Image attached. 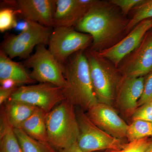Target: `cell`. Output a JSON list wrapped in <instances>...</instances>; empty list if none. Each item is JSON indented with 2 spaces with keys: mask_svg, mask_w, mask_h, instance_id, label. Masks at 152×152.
<instances>
[{
  "mask_svg": "<svg viewBox=\"0 0 152 152\" xmlns=\"http://www.w3.org/2000/svg\"><path fill=\"white\" fill-rule=\"evenodd\" d=\"M14 130L23 152H58L49 144L31 137L20 128Z\"/></svg>",
  "mask_w": 152,
  "mask_h": 152,
  "instance_id": "obj_20",
  "label": "cell"
},
{
  "mask_svg": "<svg viewBox=\"0 0 152 152\" xmlns=\"http://www.w3.org/2000/svg\"><path fill=\"white\" fill-rule=\"evenodd\" d=\"M118 8L109 1H98L75 26L77 31L91 36V50L109 48L126 35L129 19Z\"/></svg>",
  "mask_w": 152,
  "mask_h": 152,
  "instance_id": "obj_1",
  "label": "cell"
},
{
  "mask_svg": "<svg viewBox=\"0 0 152 152\" xmlns=\"http://www.w3.org/2000/svg\"><path fill=\"white\" fill-rule=\"evenodd\" d=\"M1 115L0 152H23L14 129L7 121L2 109Z\"/></svg>",
  "mask_w": 152,
  "mask_h": 152,
  "instance_id": "obj_19",
  "label": "cell"
},
{
  "mask_svg": "<svg viewBox=\"0 0 152 152\" xmlns=\"http://www.w3.org/2000/svg\"><path fill=\"white\" fill-rule=\"evenodd\" d=\"M0 90V104L2 105L6 102L10 97L11 95L16 90Z\"/></svg>",
  "mask_w": 152,
  "mask_h": 152,
  "instance_id": "obj_29",
  "label": "cell"
},
{
  "mask_svg": "<svg viewBox=\"0 0 152 152\" xmlns=\"http://www.w3.org/2000/svg\"><path fill=\"white\" fill-rule=\"evenodd\" d=\"M152 138H145L129 142L126 144L122 152H145Z\"/></svg>",
  "mask_w": 152,
  "mask_h": 152,
  "instance_id": "obj_24",
  "label": "cell"
},
{
  "mask_svg": "<svg viewBox=\"0 0 152 152\" xmlns=\"http://www.w3.org/2000/svg\"><path fill=\"white\" fill-rule=\"evenodd\" d=\"M149 103L150 104H151V105L152 107V101H151V102H150Z\"/></svg>",
  "mask_w": 152,
  "mask_h": 152,
  "instance_id": "obj_34",
  "label": "cell"
},
{
  "mask_svg": "<svg viewBox=\"0 0 152 152\" xmlns=\"http://www.w3.org/2000/svg\"><path fill=\"white\" fill-rule=\"evenodd\" d=\"M94 92L98 102L112 106L123 76L116 67L96 52L89 50L86 53Z\"/></svg>",
  "mask_w": 152,
  "mask_h": 152,
  "instance_id": "obj_4",
  "label": "cell"
},
{
  "mask_svg": "<svg viewBox=\"0 0 152 152\" xmlns=\"http://www.w3.org/2000/svg\"><path fill=\"white\" fill-rule=\"evenodd\" d=\"M48 113L42 109L38 107L22 124L20 129L32 138L49 144L46 123Z\"/></svg>",
  "mask_w": 152,
  "mask_h": 152,
  "instance_id": "obj_17",
  "label": "cell"
},
{
  "mask_svg": "<svg viewBox=\"0 0 152 152\" xmlns=\"http://www.w3.org/2000/svg\"><path fill=\"white\" fill-rule=\"evenodd\" d=\"M58 152H83L80 148L78 146L77 143L73 144L72 145L68 147V148L60 150ZM98 152H107V151H102Z\"/></svg>",
  "mask_w": 152,
  "mask_h": 152,
  "instance_id": "obj_30",
  "label": "cell"
},
{
  "mask_svg": "<svg viewBox=\"0 0 152 152\" xmlns=\"http://www.w3.org/2000/svg\"><path fill=\"white\" fill-rule=\"evenodd\" d=\"M18 10V9H17ZM18 10L15 11L12 8L5 7L0 11V31L1 32L14 28L16 24L15 14Z\"/></svg>",
  "mask_w": 152,
  "mask_h": 152,
  "instance_id": "obj_23",
  "label": "cell"
},
{
  "mask_svg": "<svg viewBox=\"0 0 152 152\" xmlns=\"http://www.w3.org/2000/svg\"><path fill=\"white\" fill-rule=\"evenodd\" d=\"M66 99L83 110H88L98 102L90 76L88 61L83 51L75 53L64 66Z\"/></svg>",
  "mask_w": 152,
  "mask_h": 152,
  "instance_id": "obj_2",
  "label": "cell"
},
{
  "mask_svg": "<svg viewBox=\"0 0 152 152\" xmlns=\"http://www.w3.org/2000/svg\"><path fill=\"white\" fill-rule=\"evenodd\" d=\"M109 152H122V151H111Z\"/></svg>",
  "mask_w": 152,
  "mask_h": 152,
  "instance_id": "obj_33",
  "label": "cell"
},
{
  "mask_svg": "<svg viewBox=\"0 0 152 152\" xmlns=\"http://www.w3.org/2000/svg\"><path fill=\"white\" fill-rule=\"evenodd\" d=\"M28 22L27 29L10 37L4 44L2 51L10 58H28L36 46L49 42L52 32L51 28Z\"/></svg>",
  "mask_w": 152,
  "mask_h": 152,
  "instance_id": "obj_9",
  "label": "cell"
},
{
  "mask_svg": "<svg viewBox=\"0 0 152 152\" xmlns=\"http://www.w3.org/2000/svg\"><path fill=\"white\" fill-rule=\"evenodd\" d=\"M11 79L18 86L30 84L35 82L21 64L14 61L3 51L0 53V81Z\"/></svg>",
  "mask_w": 152,
  "mask_h": 152,
  "instance_id": "obj_16",
  "label": "cell"
},
{
  "mask_svg": "<svg viewBox=\"0 0 152 152\" xmlns=\"http://www.w3.org/2000/svg\"><path fill=\"white\" fill-rule=\"evenodd\" d=\"M131 12L132 15L129 19L126 28V34L139 23L147 19H152V0H143Z\"/></svg>",
  "mask_w": 152,
  "mask_h": 152,
  "instance_id": "obj_21",
  "label": "cell"
},
{
  "mask_svg": "<svg viewBox=\"0 0 152 152\" xmlns=\"http://www.w3.org/2000/svg\"><path fill=\"white\" fill-rule=\"evenodd\" d=\"M133 121L142 120L152 122V107L151 104H145L139 107L132 116Z\"/></svg>",
  "mask_w": 152,
  "mask_h": 152,
  "instance_id": "obj_27",
  "label": "cell"
},
{
  "mask_svg": "<svg viewBox=\"0 0 152 152\" xmlns=\"http://www.w3.org/2000/svg\"><path fill=\"white\" fill-rule=\"evenodd\" d=\"M66 99L63 88L48 83H40L18 87L9 100L23 102L48 113Z\"/></svg>",
  "mask_w": 152,
  "mask_h": 152,
  "instance_id": "obj_8",
  "label": "cell"
},
{
  "mask_svg": "<svg viewBox=\"0 0 152 152\" xmlns=\"http://www.w3.org/2000/svg\"><path fill=\"white\" fill-rule=\"evenodd\" d=\"M145 152H152V138L151 141Z\"/></svg>",
  "mask_w": 152,
  "mask_h": 152,
  "instance_id": "obj_32",
  "label": "cell"
},
{
  "mask_svg": "<svg viewBox=\"0 0 152 152\" xmlns=\"http://www.w3.org/2000/svg\"><path fill=\"white\" fill-rule=\"evenodd\" d=\"M37 108L23 102L8 100L2 109L9 124L16 129L20 128Z\"/></svg>",
  "mask_w": 152,
  "mask_h": 152,
  "instance_id": "obj_18",
  "label": "cell"
},
{
  "mask_svg": "<svg viewBox=\"0 0 152 152\" xmlns=\"http://www.w3.org/2000/svg\"><path fill=\"white\" fill-rule=\"evenodd\" d=\"M97 0H57L53 27H73Z\"/></svg>",
  "mask_w": 152,
  "mask_h": 152,
  "instance_id": "obj_13",
  "label": "cell"
},
{
  "mask_svg": "<svg viewBox=\"0 0 152 152\" xmlns=\"http://www.w3.org/2000/svg\"><path fill=\"white\" fill-rule=\"evenodd\" d=\"M152 101V71L145 76L143 91L138 103V107L149 103Z\"/></svg>",
  "mask_w": 152,
  "mask_h": 152,
  "instance_id": "obj_25",
  "label": "cell"
},
{
  "mask_svg": "<svg viewBox=\"0 0 152 152\" xmlns=\"http://www.w3.org/2000/svg\"><path fill=\"white\" fill-rule=\"evenodd\" d=\"M79 134L77 143L83 152L122 151L124 140L117 138L101 129L91 121L82 109L76 111Z\"/></svg>",
  "mask_w": 152,
  "mask_h": 152,
  "instance_id": "obj_5",
  "label": "cell"
},
{
  "mask_svg": "<svg viewBox=\"0 0 152 152\" xmlns=\"http://www.w3.org/2000/svg\"><path fill=\"white\" fill-rule=\"evenodd\" d=\"M74 106L66 99L47 115L49 143L58 151L77 142L79 130Z\"/></svg>",
  "mask_w": 152,
  "mask_h": 152,
  "instance_id": "obj_3",
  "label": "cell"
},
{
  "mask_svg": "<svg viewBox=\"0 0 152 152\" xmlns=\"http://www.w3.org/2000/svg\"><path fill=\"white\" fill-rule=\"evenodd\" d=\"M124 77H145L152 71V28L141 42L121 61L117 67Z\"/></svg>",
  "mask_w": 152,
  "mask_h": 152,
  "instance_id": "obj_10",
  "label": "cell"
},
{
  "mask_svg": "<svg viewBox=\"0 0 152 152\" xmlns=\"http://www.w3.org/2000/svg\"><path fill=\"white\" fill-rule=\"evenodd\" d=\"M0 83H1L0 90H15L18 88L17 87L18 86L15 81L11 79H5V80L0 81Z\"/></svg>",
  "mask_w": 152,
  "mask_h": 152,
  "instance_id": "obj_28",
  "label": "cell"
},
{
  "mask_svg": "<svg viewBox=\"0 0 152 152\" xmlns=\"http://www.w3.org/2000/svg\"><path fill=\"white\" fill-rule=\"evenodd\" d=\"M86 115L97 126L117 138H126L128 125L112 106L98 102L87 110Z\"/></svg>",
  "mask_w": 152,
  "mask_h": 152,
  "instance_id": "obj_12",
  "label": "cell"
},
{
  "mask_svg": "<svg viewBox=\"0 0 152 152\" xmlns=\"http://www.w3.org/2000/svg\"><path fill=\"white\" fill-rule=\"evenodd\" d=\"M56 2V0H19L16 2V7L26 20L51 28Z\"/></svg>",
  "mask_w": 152,
  "mask_h": 152,
  "instance_id": "obj_15",
  "label": "cell"
},
{
  "mask_svg": "<svg viewBox=\"0 0 152 152\" xmlns=\"http://www.w3.org/2000/svg\"><path fill=\"white\" fill-rule=\"evenodd\" d=\"M152 28V19L142 21L113 46L96 53L117 68L125 57L138 46L146 33Z\"/></svg>",
  "mask_w": 152,
  "mask_h": 152,
  "instance_id": "obj_11",
  "label": "cell"
},
{
  "mask_svg": "<svg viewBox=\"0 0 152 152\" xmlns=\"http://www.w3.org/2000/svg\"><path fill=\"white\" fill-rule=\"evenodd\" d=\"M54 28L49 39L48 49L63 65L73 54L83 51L92 44L91 36L73 27Z\"/></svg>",
  "mask_w": 152,
  "mask_h": 152,
  "instance_id": "obj_7",
  "label": "cell"
},
{
  "mask_svg": "<svg viewBox=\"0 0 152 152\" xmlns=\"http://www.w3.org/2000/svg\"><path fill=\"white\" fill-rule=\"evenodd\" d=\"M25 64L32 69L30 75L35 81L48 83L63 88L66 87L64 66L57 61L45 44L38 45L35 53L27 58Z\"/></svg>",
  "mask_w": 152,
  "mask_h": 152,
  "instance_id": "obj_6",
  "label": "cell"
},
{
  "mask_svg": "<svg viewBox=\"0 0 152 152\" xmlns=\"http://www.w3.org/2000/svg\"><path fill=\"white\" fill-rule=\"evenodd\" d=\"M29 26V22L25 20L24 21L17 22L14 28L18 31H23Z\"/></svg>",
  "mask_w": 152,
  "mask_h": 152,
  "instance_id": "obj_31",
  "label": "cell"
},
{
  "mask_svg": "<svg viewBox=\"0 0 152 152\" xmlns=\"http://www.w3.org/2000/svg\"><path fill=\"white\" fill-rule=\"evenodd\" d=\"M143 1V0H110L109 1L120 9L123 15L126 17Z\"/></svg>",
  "mask_w": 152,
  "mask_h": 152,
  "instance_id": "obj_26",
  "label": "cell"
},
{
  "mask_svg": "<svg viewBox=\"0 0 152 152\" xmlns=\"http://www.w3.org/2000/svg\"><path fill=\"white\" fill-rule=\"evenodd\" d=\"M147 137H152V122L134 120L128 125L126 138L129 142Z\"/></svg>",
  "mask_w": 152,
  "mask_h": 152,
  "instance_id": "obj_22",
  "label": "cell"
},
{
  "mask_svg": "<svg viewBox=\"0 0 152 152\" xmlns=\"http://www.w3.org/2000/svg\"><path fill=\"white\" fill-rule=\"evenodd\" d=\"M145 77H129L123 76L116 97L118 107L127 116L133 115L143 91Z\"/></svg>",
  "mask_w": 152,
  "mask_h": 152,
  "instance_id": "obj_14",
  "label": "cell"
}]
</instances>
